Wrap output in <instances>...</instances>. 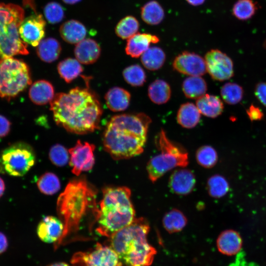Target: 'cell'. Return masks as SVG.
<instances>
[{"instance_id": "cell-1", "label": "cell", "mask_w": 266, "mask_h": 266, "mask_svg": "<svg viewBox=\"0 0 266 266\" xmlns=\"http://www.w3.org/2000/svg\"><path fill=\"white\" fill-rule=\"evenodd\" d=\"M50 110L58 126L79 134L98 129L102 113L97 95L89 89L80 87L56 94L50 102Z\"/></svg>"}, {"instance_id": "cell-2", "label": "cell", "mask_w": 266, "mask_h": 266, "mask_svg": "<svg viewBox=\"0 0 266 266\" xmlns=\"http://www.w3.org/2000/svg\"><path fill=\"white\" fill-rule=\"evenodd\" d=\"M151 122L150 118L143 113L113 116L103 134L105 150L115 160L140 155L143 151Z\"/></svg>"}, {"instance_id": "cell-3", "label": "cell", "mask_w": 266, "mask_h": 266, "mask_svg": "<svg viewBox=\"0 0 266 266\" xmlns=\"http://www.w3.org/2000/svg\"><path fill=\"white\" fill-rule=\"evenodd\" d=\"M25 11L18 5L0 2V57H12L27 55V44L21 38L20 25L24 19Z\"/></svg>"}, {"instance_id": "cell-4", "label": "cell", "mask_w": 266, "mask_h": 266, "mask_svg": "<svg viewBox=\"0 0 266 266\" xmlns=\"http://www.w3.org/2000/svg\"><path fill=\"white\" fill-rule=\"evenodd\" d=\"M155 143L160 152L149 161L146 168L152 182L170 170L177 167H184L189 163L187 152L169 139L163 130L157 134Z\"/></svg>"}, {"instance_id": "cell-5", "label": "cell", "mask_w": 266, "mask_h": 266, "mask_svg": "<svg viewBox=\"0 0 266 266\" xmlns=\"http://www.w3.org/2000/svg\"><path fill=\"white\" fill-rule=\"evenodd\" d=\"M93 193L85 181L74 180L68 183L58 200L59 213L66 223L64 232L79 221L92 198Z\"/></svg>"}, {"instance_id": "cell-6", "label": "cell", "mask_w": 266, "mask_h": 266, "mask_svg": "<svg viewBox=\"0 0 266 266\" xmlns=\"http://www.w3.org/2000/svg\"><path fill=\"white\" fill-rule=\"evenodd\" d=\"M28 65L12 57L0 60V97L10 100L31 85Z\"/></svg>"}, {"instance_id": "cell-7", "label": "cell", "mask_w": 266, "mask_h": 266, "mask_svg": "<svg viewBox=\"0 0 266 266\" xmlns=\"http://www.w3.org/2000/svg\"><path fill=\"white\" fill-rule=\"evenodd\" d=\"M97 216V232L102 235L111 237L130 225L134 220L135 211L132 202H114L100 205Z\"/></svg>"}, {"instance_id": "cell-8", "label": "cell", "mask_w": 266, "mask_h": 266, "mask_svg": "<svg viewBox=\"0 0 266 266\" xmlns=\"http://www.w3.org/2000/svg\"><path fill=\"white\" fill-rule=\"evenodd\" d=\"M149 230L148 222L144 218H135L130 225L110 237V247L122 261L129 255L148 242L147 237Z\"/></svg>"}, {"instance_id": "cell-9", "label": "cell", "mask_w": 266, "mask_h": 266, "mask_svg": "<svg viewBox=\"0 0 266 266\" xmlns=\"http://www.w3.org/2000/svg\"><path fill=\"white\" fill-rule=\"evenodd\" d=\"M35 155L29 144L20 142L14 143L4 149L0 162L4 171L13 176L24 175L34 165Z\"/></svg>"}, {"instance_id": "cell-10", "label": "cell", "mask_w": 266, "mask_h": 266, "mask_svg": "<svg viewBox=\"0 0 266 266\" xmlns=\"http://www.w3.org/2000/svg\"><path fill=\"white\" fill-rule=\"evenodd\" d=\"M75 266H122V262L111 247L97 244L92 251L78 253L73 257Z\"/></svg>"}, {"instance_id": "cell-11", "label": "cell", "mask_w": 266, "mask_h": 266, "mask_svg": "<svg viewBox=\"0 0 266 266\" xmlns=\"http://www.w3.org/2000/svg\"><path fill=\"white\" fill-rule=\"evenodd\" d=\"M206 71L215 80L223 81L233 76L232 59L218 49H211L204 57Z\"/></svg>"}, {"instance_id": "cell-12", "label": "cell", "mask_w": 266, "mask_h": 266, "mask_svg": "<svg viewBox=\"0 0 266 266\" xmlns=\"http://www.w3.org/2000/svg\"><path fill=\"white\" fill-rule=\"evenodd\" d=\"M95 149L94 144L81 140H78L74 146L69 149V163L73 174L77 176L83 171L92 169L95 164Z\"/></svg>"}, {"instance_id": "cell-13", "label": "cell", "mask_w": 266, "mask_h": 266, "mask_svg": "<svg viewBox=\"0 0 266 266\" xmlns=\"http://www.w3.org/2000/svg\"><path fill=\"white\" fill-rule=\"evenodd\" d=\"M45 25L42 15L35 12L21 22L19 28L20 36L27 44L37 46L44 36Z\"/></svg>"}, {"instance_id": "cell-14", "label": "cell", "mask_w": 266, "mask_h": 266, "mask_svg": "<svg viewBox=\"0 0 266 266\" xmlns=\"http://www.w3.org/2000/svg\"><path fill=\"white\" fill-rule=\"evenodd\" d=\"M172 66L178 72L191 76H200L206 72L204 59L188 51L183 52L177 56Z\"/></svg>"}, {"instance_id": "cell-15", "label": "cell", "mask_w": 266, "mask_h": 266, "mask_svg": "<svg viewBox=\"0 0 266 266\" xmlns=\"http://www.w3.org/2000/svg\"><path fill=\"white\" fill-rule=\"evenodd\" d=\"M64 225L56 217L45 216L37 227L38 237L43 242L51 243L60 239L64 231Z\"/></svg>"}, {"instance_id": "cell-16", "label": "cell", "mask_w": 266, "mask_h": 266, "mask_svg": "<svg viewBox=\"0 0 266 266\" xmlns=\"http://www.w3.org/2000/svg\"><path fill=\"white\" fill-rule=\"evenodd\" d=\"M196 180L194 173L187 169L175 170L170 175L168 185L171 191L177 195H186L194 189Z\"/></svg>"}, {"instance_id": "cell-17", "label": "cell", "mask_w": 266, "mask_h": 266, "mask_svg": "<svg viewBox=\"0 0 266 266\" xmlns=\"http://www.w3.org/2000/svg\"><path fill=\"white\" fill-rule=\"evenodd\" d=\"M243 241L240 234L233 230H226L218 236L216 245L218 251L222 254L233 256L241 250Z\"/></svg>"}, {"instance_id": "cell-18", "label": "cell", "mask_w": 266, "mask_h": 266, "mask_svg": "<svg viewBox=\"0 0 266 266\" xmlns=\"http://www.w3.org/2000/svg\"><path fill=\"white\" fill-rule=\"evenodd\" d=\"M159 41L158 37L155 35L137 33L127 39L125 51L131 57L138 58L150 47L151 43Z\"/></svg>"}, {"instance_id": "cell-19", "label": "cell", "mask_w": 266, "mask_h": 266, "mask_svg": "<svg viewBox=\"0 0 266 266\" xmlns=\"http://www.w3.org/2000/svg\"><path fill=\"white\" fill-rule=\"evenodd\" d=\"M100 52L98 43L91 38L84 39L77 43L74 50L77 60L85 65L96 62L100 56Z\"/></svg>"}, {"instance_id": "cell-20", "label": "cell", "mask_w": 266, "mask_h": 266, "mask_svg": "<svg viewBox=\"0 0 266 266\" xmlns=\"http://www.w3.org/2000/svg\"><path fill=\"white\" fill-rule=\"evenodd\" d=\"M29 96L31 101L36 104H47L51 102L55 97L54 87L47 80H37L31 85Z\"/></svg>"}, {"instance_id": "cell-21", "label": "cell", "mask_w": 266, "mask_h": 266, "mask_svg": "<svg viewBox=\"0 0 266 266\" xmlns=\"http://www.w3.org/2000/svg\"><path fill=\"white\" fill-rule=\"evenodd\" d=\"M106 104L114 112L126 110L129 106L131 94L126 90L118 87L110 89L105 95Z\"/></svg>"}, {"instance_id": "cell-22", "label": "cell", "mask_w": 266, "mask_h": 266, "mask_svg": "<svg viewBox=\"0 0 266 266\" xmlns=\"http://www.w3.org/2000/svg\"><path fill=\"white\" fill-rule=\"evenodd\" d=\"M59 32L63 40L70 44L78 43L84 39L87 34L85 26L75 20L64 23L61 26Z\"/></svg>"}, {"instance_id": "cell-23", "label": "cell", "mask_w": 266, "mask_h": 266, "mask_svg": "<svg viewBox=\"0 0 266 266\" xmlns=\"http://www.w3.org/2000/svg\"><path fill=\"white\" fill-rule=\"evenodd\" d=\"M196 106L201 114L209 118H216L224 110V104L217 96L205 94L196 101Z\"/></svg>"}, {"instance_id": "cell-24", "label": "cell", "mask_w": 266, "mask_h": 266, "mask_svg": "<svg viewBox=\"0 0 266 266\" xmlns=\"http://www.w3.org/2000/svg\"><path fill=\"white\" fill-rule=\"evenodd\" d=\"M200 112L194 104L186 102L182 104L177 113V121L182 127L191 129L199 123Z\"/></svg>"}, {"instance_id": "cell-25", "label": "cell", "mask_w": 266, "mask_h": 266, "mask_svg": "<svg viewBox=\"0 0 266 266\" xmlns=\"http://www.w3.org/2000/svg\"><path fill=\"white\" fill-rule=\"evenodd\" d=\"M61 50V45L57 39L48 37L41 40L37 45L36 52L42 61L52 63L59 58Z\"/></svg>"}, {"instance_id": "cell-26", "label": "cell", "mask_w": 266, "mask_h": 266, "mask_svg": "<svg viewBox=\"0 0 266 266\" xmlns=\"http://www.w3.org/2000/svg\"><path fill=\"white\" fill-rule=\"evenodd\" d=\"M148 95L153 102L158 104H164L170 99L171 89L165 81L156 79L149 86Z\"/></svg>"}, {"instance_id": "cell-27", "label": "cell", "mask_w": 266, "mask_h": 266, "mask_svg": "<svg viewBox=\"0 0 266 266\" xmlns=\"http://www.w3.org/2000/svg\"><path fill=\"white\" fill-rule=\"evenodd\" d=\"M182 90L185 96L190 99H198L205 94L207 84L200 76H190L182 83Z\"/></svg>"}, {"instance_id": "cell-28", "label": "cell", "mask_w": 266, "mask_h": 266, "mask_svg": "<svg viewBox=\"0 0 266 266\" xmlns=\"http://www.w3.org/2000/svg\"><path fill=\"white\" fill-rule=\"evenodd\" d=\"M166 60L164 51L157 46L150 47L141 56L143 66L149 70H156L162 67Z\"/></svg>"}, {"instance_id": "cell-29", "label": "cell", "mask_w": 266, "mask_h": 266, "mask_svg": "<svg viewBox=\"0 0 266 266\" xmlns=\"http://www.w3.org/2000/svg\"><path fill=\"white\" fill-rule=\"evenodd\" d=\"M57 68L60 76L66 83L71 82L83 71V67L80 62L77 60L70 58L61 61Z\"/></svg>"}, {"instance_id": "cell-30", "label": "cell", "mask_w": 266, "mask_h": 266, "mask_svg": "<svg viewBox=\"0 0 266 266\" xmlns=\"http://www.w3.org/2000/svg\"><path fill=\"white\" fill-rule=\"evenodd\" d=\"M187 219L185 215L177 209L166 213L163 219L165 229L170 233L181 231L186 225Z\"/></svg>"}, {"instance_id": "cell-31", "label": "cell", "mask_w": 266, "mask_h": 266, "mask_svg": "<svg viewBox=\"0 0 266 266\" xmlns=\"http://www.w3.org/2000/svg\"><path fill=\"white\" fill-rule=\"evenodd\" d=\"M141 16L146 23L157 25L164 19V9L157 1H150L142 7Z\"/></svg>"}, {"instance_id": "cell-32", "label": "cell", "mask_w": 266, "mask_h": 266, "mask_svg": "<svg viewBox=\"0 0 266 266\" xmlns=\"http://www.w3.org/2000/svg\"><path fill=\"white\" fill-rule=\"evenodd\" d=\"M139 27V22L134 17L127 16L118 23L115 33L121 38L128 39L138 33Z\"/></svg>"}, {"instance_id": "cell-33", "label": "cell", "mask_w": 266, "mask_h": 266, "mask_svg": "<svg viewBox=\"0 0 266 266\" xmlns=\"http://www.w3.org/2000/svg\"><path fill=\"white\" fill-rule=\"evenodd\" d=\"M257 8L253 0H237L233 5L232 13L239 20H247L255 15Z\"/></svg>"}, {"instance_id": "cell-34", "label": "cell", "mask_w": 266, "mask_h": 266, "mask_svg": "<svg viewBox=\"0 0 266 266\" xmlns=\"http://www.w3.org/2000/svg\"><path fill=\"white\" fill-rule=\"evenodd\" d=\"M220 93L222 99L225 102L229 104L234 105L242 100L244 91L239 84L228 82L222 87Z\"/></svg>"}, {"instance_id": "cell-35", "label": "cell", "mask_w": 266, "mask_h": 266, "mask_svg": "<svg viewBox=\"0 0 266 266\" xmlns=\"http://www.w3.org/2000/svg\"><path fill=\"white\" fill-rule=\"evenodd\" d=\"M209 195L214 198L224 197L229 190V184L225 177L219 174L211 176L207 183Z\"/></svg>"}, {"instance_id": "cell-36", "label": "cell", "mask_w": 266, "mask_h": 266, "mask_svg": "<svg viewBox=\"0 0 266 266\" xmlns=\"http://www.w3.org/2000/svg\"><path fill=\"white\" fill-rule=\"evenodd\" d=\"M37 185L40 191L44 194L51 195L60 189V181L57 176L51 172H46L38 179Z\"/></svg>"}, {"instance_id": "cell-37", "label": "cell", "mask_w": 266, "mask_h": 266, "mask_svg": "<svg viewBox=\"0 0 266 266\" xmlns=\"http://www.w3.org/2000/svg\"><path fill=\"white\" fill-rule=\"evenodd\" d=\"M196 158L198 163L205 168H211L218 161V155L214 148L209 145L200 147L196 152Z\"/></svg>"}, {"instance_id": "cell-38", "label": "cell", "mask_w": 266, "mask_h": 266, "mask_svg": "<svg viewBox=\"0 0 266 266\" xmlns=\"http://www.w3.org/2000/svg\"><path fill=\"white\" fill-rule=\"evenodd\" d=\"M125 81L132 86L140 87L146 81V74L138 65H133L126 67L123 71Z\"/></svg>"}, {"instance_id": "cell-39", "label": "cell", "mask_w": 266, "mask_h": 266, "mask_svg": "<svg viewBox=\"0 0 266 266\" xmlns=\"http://www.w3.org/2000/svg\"><path fill=\"white\" fill-rule=\"evenodd\" d=\"M44 14L48 22L52 24L60 22L65 16L63 7L55 1L50 2L45 5Z\"/></svg>"}, {"instance_id": "cell-40", "label": "cell", "mask_w": 266, "mask_h": 266, "mask_svg": "<svg viewBox=\"0 0 266 266\" xmlns=\"http://www.w3.org/2000/svg\"><path fill=\"white\" fill-rule=\"evenodd\" d=\"M49 156L52 163L58 166H65L69 160V155L66 149L59 144H55L51 147Z\"/></svg>"}, {"instance_id": "cell-41", "label": "cell", "mask_w": 266, "mask_h": 266, "mask_svg": "<svg viewBox=\"0 0 266 266\" xmlns=\"http://www.w3.org/2000/svg\"><path fill=\"white\" fill-rule=\"evenodd\" d=\"M246 111L251 122L260 121L264 118V114L263 111L253 104H251Z\"/></svg>"}, {"instance_id": "cell-42", "label": "cell", "mask_w": 266, "mask_h": 266, "mask_svg": "<svg viewBox=\"0 0 266 266\" xmlns=\"http://www.w3.org/2000/svg\"><path fill=\"white\" fill-rule=\"evenodd\" d=\"M254 93L259 101L266 107V82L258 83L255 86Z\"/></svg>"}, {"instance_id": "cell-43", "label": "cell", "mask_w": 266, "mask_h": 266, "mask_svg": "<svg viewBox=\"0 0 266 266\" xmlns=\"http://www.w3.org/2000/svg\"><path fill=\"white\" fill-rule=\"evenodd\" d=\"M11 123L3 115H0V138L6 136L10 130Z\"/></svg>"}, {"instance_id": "cell-44", "label": "cell", "mask_w": 266, "mask_h": 266, "mask_svg": "<svg viewBox=\"0 0 266 266\" xmlns=\"http://www.w3.org/2000/svg\"><path fill=\"white\" fill-rule=\"evenodd\" d=\"M8 241L6 236L0 232V255L6 251Z\"/></svg>"}, {"instance_id": "cell-45", "label": "cell", "mask_w": 266, "mask_h": 266, "mask_svg": "<svg viewBox=\"0 0 266 266\" xmlns=\"http://www.w3.org/2000/svg\"><path fill=\"white\" fill-rule=\"evenodd\" d=\"M190 4L197 6L202 4L205 0H186Z\"/></svg>"}, {"instance_id": "cell-46", "label": "cell", "mask_w": 266, "mask_h": 266, "mask_svg": "<svg viewBox=\"0 0 266 266\" xmlns=\"http://www.w3.org/2000/svg\"><path fill=\"white\" fill-rule=\"evenodd\" d=\"M5 190V184L2 179L0 177V198L3 195Z\"/></svg>"}, {"instance_id": "cell-47", "label": "cell", "mask_w": 266, "mask_h": 266, "mask_svg": "<svg viewBox=\"0 0 266 266\" xmlns=\"http://www.w3.org/2000/svg\"><path fill=\"white\" fill-rule=\"evenodd\" d=\"M65 3L68 4H73L80 1L81 0H62Z\"/></svg>"}, {"instance_id": "cell-48", "label": "cell", "mask_w": 266, "mask_h": 266, "mask_svg": "<svg viewBox=\"0 0 266 266\" xmlns=\"http://www.w3.org/2000/svg\"><path fill=\"white\" fill-rule=\"evenodd\" d=\"M48 266H69L65 263L58 262V263H55L51 264L50 265H48Z\"/></svg>"}, {"instance_id": "cell-49", "label": "cell", "mask_w": 266, "mask_h": 266, "mask_svg": "<svg viewBox=\"0 0 266 266\" xmlns=\"http://www.w3.org/2000/svg\"><path fill=\"white\" fill-rule=\"evenodd\" d=\"M264 44H265V47L266 48V41Z\"/></svg>"}]
</instances>
